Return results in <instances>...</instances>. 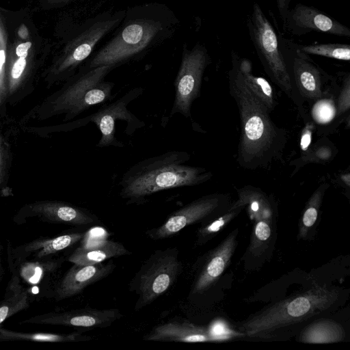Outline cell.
<instances>
[{"mask_svg": "<svg viewBox=\"0 0 350 350\" xmlns=\"http://www.w3.org/2000/svg\"><path fill=\"white\" fill-rule=\"evenodd\" d=\"M180 21L166 4L149 2L127 7L122 21L111 38L83 66L114 68L140 60L170 40Z\"/></svg>", "mask_w": 350, "mask_h": 350, "instance_id": "obj_1", "label": "cell"}, {"mask_svg": "<svg viewBox=\"0 0 350 350\" xmlns=\"http://www.w3.org/2000/svg\"><path fill=\"white\" fill-rule=\"evenodd\" d=\"M228 87L239 115L240 137L237 161L245 170H268L282 161L287 144L286 131L271 120L270 112L247 85L237 61L231 53Z\"/></svg>", "mask_w": 350, "mask_h": 350, "instance_id": "obj_2", "label": "cell"}, {"mask_svg": "<svg viewBox=\"0 0 350 350\" xmlns=\"http://www.w3.org/2000/svg\"><path fill=\"white\" fill-rule=\"evenodd\" d=\"M190 157L185 151L170 150L137 162L122 176L120 196L128 204H141L159 191L209 180L213 173L202 167L187 165Z\"/></svg>", "mask_w": 350, "mask_h": 350, "instance_id": "obj_3", "label": "cell"}, {"mask_svg": "<svg viewBox=\"0 0 350 350\" xmlns=\"http://www.w3.org/2000/svg\"><path fill=\"white\" fill-rule=\"evenodd\" d=\"M340 297L338 289L316 286L256 312L240 328L250 337L268 338L282 328L327 311L336 305Z\"/></svg>", "mask_w": 350, "mask_h": 350, "instance_id": "obj_4", "label": "cell"}, {"mask_svg": "<svg viewBox=\"0 0 350 350\" xmlns=\"http://www.w3.org/2000/svg\"><path fill=\"white\" fill-rule=\"evenodd\" d=\"M124 14L125 9L107 10L88 17L78 25L49 68L48 83L66 81L73 76L97 44L118 27Z\"/></svg>", "mask_w": 350, "mask_h": 350, "instance_id": "obj_5", "label": "cell"}, {"mask_svg": "<svg viewBox=\"0 0 350 350\" xmlns=\"http://www.w3.org/2000/svg\"><path fill=\"white\" fill-rule=\"evenodd\" d=\"M113 69L108 65L92 68L81 66L46 100V116L64 113V120H70L90 108L110 100L115 84L105 79Z\"/></svg>", "mask_w": 350, "mask_h": 350, "instance_id": "obj_6", "label": "cell"}, {"mask_svg": "<svg viewBox=\"0 0 350 350\" xmlns=\"http://www.w3.org/2000/svg\"><path fill=\"white\" fill-rule=\"evenodd\" d=\"M250 39L269 79L295 104L302 118L307 113L299 97L282 51L280 36L258 3L246 18Z\"/></svg>", "mask_w": 350, "mask_h": 350, "instance_id": "obj_7", "label": "cell"}, {"mask_svg": "<svg viewBox=\"0 0 350 350\" xmlns=\"http://www.w3.org/2000/svg\"><path fill=\"white\" fill-rule=\"evenodd\" d=\"M181 269L177 247L154 251L129 284V290L138 297L135 311L152 304L166 292L176 280Z\"/></svg>", "mask_w": 350, "mask_h": 350, "instance_id": "obj_8", "label": "cell"}, {"mask_svg": "<svg viewBox=\"0 0 350 350\" xmlns=\"http://www.w3.org/2000/svg\"><path fill=\"white\" fill-rule=\"evenodd\" d=\"M280 41L295 90L303 102L312 104L333 93V77L309 56L299 51L295 43L280 36Z\"/></svg>", "mask_w": 350, "mask_h": 350, "instance_id": "obj_9", "label": "cell"}, {"mask_svg": "<svg viewBox=\"0 0 350 350\" xmlns=\"http://www.w3.org/2000/svg\"><path fill=\"white\" fill-rule=\"evenodd\" d=\"M211 58L206 46L199 42L191 49L185 44L174 79L175 97L170 116L180 113L191 118L193 103L200 96L203 75Z\"/></svg>", "mask_w": 350, "mask_h": 350, "instance_id": "obj_10", "label": "cell"}, {"mask_svg": "<svg viewBox=\"0 0 350 350\" xmlns=\"http://www.w3.org/2000/svg\"><path fill=\"white\" fill-rule=\"evenodd\" d=\"M143 92L142 88H132L116 101L105 104L94 113L72 122L71 128L83 126L90 122H92L96 125L101 134L96 147L122 148L123 143L115 137L116 123L118 120L124 121L126 124L124 132L128 135H133L137 129L145 126L144 122L127 109V105L140 96Z\"/></svg>", "mask_w": 350, "mask_h": 350, "instance_id": "obj_11", "label": "cell"}, {"mask_svg": "<svg viewBox=\"0 0 350 350\" xmlns=\"http://www.w3.org/2000/svg\"><path fill=\"white\" fill-rule=\"evenodd\" d=\"M230 204L228 194L204 196L172 213L163 224L148 230L146 234L153 240L173 237L189 225L220 215L228 209Z\"/></svg>", "mask_w": 350, "mask_h": 350, "instance_id": "obj_12", "label": "cell"}, {"mask_svg": "<svg viewBox=\"0 0 350 350\" xmlns=\"http://www.w3.org/2000/svg\"><path fill=\"white\" fill-rule=\"evenodd\" d=\"M281 19L284 30L294 36L317 32L350 37V29L347 26L308 5L296 4L289 8Z\"/></svg>", "mask_w": 350, "mask_h": 350, "instance_id": "obj_13", "label": "cell"}, {"mask_svg": "<svg viewBox=\"0 0 350 350\" xmlns=\"http://www.w3.org/2000/svg\"><path fill=\"white\" fill-rule=\"evenodd\" d=\"M122 314L118 309L83 308L60 314H50L27 320V322L63 325L84 329L107 327Z\"/></svg>", "mask_w": 350, "mask_h": 350, "instance_id": "obj_14", "label": "cell"}, {"mask_svg": "<svg viewBox=\"0 0 350 350\" xmlns=\"http://www.w3.org/2000/svg\"><path fill=\"white\" fill-rule=\"evenodd\" d=\"M238 229H234L206 258L192 288L200 294L211 288L228 266L237 245Z\"/></svg>", "mask_w": 350, "mask_h": 350, "instance_id": "obj_15", "label": "cell"}, {"mask_svg": "<svg viewBox=\"0 0 350 350\" xmlns=\"http://www.w3.org/2000/svg\"><path fill=\"white\" fill-rule=\"evenodd\" d=\"M115 267L113 261H109L107 264H74L57 288V299L61 300L76 295L88 286L109 275Z\"/></svg>", "mask_w": 350, "mask_h": 350, "instance_id": "obj_16", "label": "cell"}, {"mask_svg": "<svg viewBox=\"0 0 350 350\" xmlns=\"http://www.w3.org/2000/svg\"><path fill=\"white\" fill-rule=\"evenodd\" d=\"M29 208L33 213L55 223L80 226L98 221L89 211L63 202H37L29 204Z\"/></svg>", "mask_w": 350, "mask_h": 350, "instance_id": "obj_17", "label": "cell"}, {"mask_svg": "<svg viewBox=\"0 0 350 350\" xmlns=\"http://www.w3.org/2000/svg\"><path fill=\"white\" fill-rule=\"evenodd\" d=\"M237 191L238 199L230 204V208H245L250 219L254 222L258 220L274 221L276 206L271 196L252 185H245Z\"/></svg>", "mask_w": 350, "mask_h": 350, "instance_id": "obj_18", "label": "cell"}, {"mask_svg": "<svg viewBox=\"0 0 350 350\" xmlns=\"http://www.w3.org/2000/svg\"><path fill=\"white\" fill-rule=\"evenodd\" d=\"M144 340L186 342H213L208 328L188 321H170L153 329Z\"/></svg>", "mask_w": 350, "mask_h": 350, "instance_id": "obj_19", "label": "cell"}, {"mask_svg": "<svg viewBox=\"0 0 350 350\" xmlns=\"http://www.w3.org/2000/svg\"><path fill=\"white\" fill-rule=\"evenodd\" d=\"M31 46L32 42L29 40H16L7 55L8 96L18 90L27 75Z\"/></svg>", "mask_w": 350, "mask_h": 350, "instance_id": "obj_20", "label": "cell"}, {"mask_svg": "<svg viewBox=\"0 0 350 350\" xmlns=\"http://www.w3.org/2000/svg\"><path fill=\"white\" fill-rule=\"evenodd\" d=\"M130 254L122 243L105 239L96 243L82 244L68 257V261L73 264L94 265Z\"/></svg>", "mask_w": 350, "mask_h": 350, "instance_id": "obj_21", "label": "cell"}, {"mask_svg": "<svg viewBox=\"0 0 350 350\" xmlns=\"http://www.w3.org/2000/svg\"><path fill=\"white\" fill-rule=\"evenodd\" d=\"M237 61L247 85L271 113L278 104L274 88L265 78L253 74L252 64L249 59L237 54Z\"/></svg>", "mask_w": 350, "mask_h": 350, "instance_id": "obj_22", "label": "cell"}, {"mask_svg": "<svg viewBox=\"0 0 350 350\" xmlns=\"http://www.w3.org/2000/svg\"><path fill=\"white\" fill-rule=\"evenodd\" d=\"M345 336L342 327L329 319H319L306 327L299 336L302 342L332 343L341 341Z\"/></svg>", "mask_w": 350, "mask_h": 350, "instance_id": "obj_23", "label": "cell"}, {"mask_svg": "<svg viewBox=\"0 0 350 350\" xmlns=\"http://www.w3.org/2000/svg\"><path fill=\"white\" fill-rule=\"evenodd\" d=\"M328 187L329 184L327 183L319 185L306 202L299 223V239H307L313 236L312 232L316 228L320 208Z\"/></svg>", "mask_w": 350, "mask_h": 350, "instance_id": "obj_24", "label": "cell"}, {"mask_svg": "<svg viewBox=\"0 0 350 350\" xmlns=\"http://www.w3.org/2000/svg\"><path fill=\"white\" fill-rule=\"evenodd\" d=\"M84 234V233H72L53 239L36 240L29 243L25 250L29 252H35L37 257L42 258L73 245L81 240Z\"/></svg>", "mask_w": 350, "mask_h": 350, "instance_id": "obj_25", "label": "cell"}, {"mask_svg": "<svg viewBox=\"0 0 350 350\" xmlns=\"http://www.w3.org/2000/svg\"><path fill=\"white\" fill-rule=\"evenodd\" d=\"M273 222L265 220L255 221L251 234L250 243L245 253L247 256L260 258L273 241Z\"/></svg>", "mask_w": 350, "mask_h": 350, "instance_id": "obj_26", "label": "cell"}, {"mask_svg": "<svg viewBox=\"0 0 350 350\" xmlns=\"http://www.w3.org/2000/svg\"><path fill=\"white\" fill-rule=\"evenodd\" d=\"M338 153V149L328 139H320L312 144L308 152L291 163L297 172L301 167L309 163H325L332 161Z\"/></svg>", "mask_w": 350, "mask_h": 350, "instance_id": "obj_27", "label": "cell"}, {"mask_svg": "<svg viewBox=\"0 0 350 350\" xmlns=\"http://www.w3.org/2000/svg\"><path fill=\"white\" fill-rule=\"evenodd\" d=\"M243 209V207L230 208L220 215L202 225L196 234V245L200 246L209 241L222 230Z\"/></svg>", "mask_w": 350, "mask_h": 350, "instance_id": "obj_28", "label": "cell"}, {"mask_svg": "<svg viewBox=\"0 0 350 350\" xmlns=\"http://www.w3.org/2000/svg\"><path fill=\"white\" fill-rule=\"evenodd\" d=\"M90 339V337H84L76 333L68 335L51 333H20L0 328L1 340H21L37 342H68Z\"/></svg>", "mask_w": 350, "mask_h": 350, "instance_id": "obj_29", "label": "cell"}, {"mask_svg": "<svg viewBox=\"0 0 350 350\" xmlns=\"http://www.w3.org/2000/svg\"><path fill=\"white\" fill-rule=\"evenodd\" d=\"M297 49L306 55H314L337 60L349 62L350 46L348 44L326 43L301 45L295 43Z\"/></svg>", "mask_w": 350, "mask_h": 350, "instance_id": "obj_30", "label": "cell"}, {"mask_svg": "<svg viewBox=\"0 0 350 350\" xmlns=\"http://www.w3.org/2000/svg\"><path fill=\"white\" fill-rule=\"evenodd\" d=\"M29 306L28 296L20 286H15L13 293L0 304V324L15 313Z\"/></svg>", "mask_w": 350, "mask_h": 350, "instance_id": "obj_31", "label": "cell"}, {"mask_svg": "<svg viewBox=\"0 0 350 350\" xmlns=\"http://www.w3.org/2000/svg\"><path fill=\"white\" fill-rule=\"evenodd\" d=\"M8 33L3 16L0 13V106L8 97L6 81Z\"/></svg>", "mask_w": 350, "mask_h": 350, "instance_id": "obj_32", "label": "cell"}, {"mask_svg": "<svg viewBox=\"0 0 350 350\" xmlns=\"http://www.w3.org/2000/svg\"><path fill=\"white\" fill-rule=\"evenodd\" d=\"M57 266L56 262H27L21 266V275L27 282L36 284L40 282L46 272L53 271Z\"/></svg>", "mask_w": 350, "mask_h": 350, "instance_id": "obj_33", "label": "cell"}, {"mask_svg": "<svg viewBox=\"0 0 350 350\" xmlns=\"http://www.w3.org/2000/svg\"><path fill=\"white\" fill-rule=\"evenodd\" d=\"M337 116L340 118L345 119L349 117L350 109V74L344 73L342 83L339 90L338 96L336 100Z\"/></svg>", "mask_w": 350, "mask_h": 350, "instance_id": "obj_34", "label": "cell"}, {"mask_svg": "<svg viewBox=\"0 0 350 350\" xmlns=\"http://www.w3.org/2000/svg\"><path fill=\"white\" fill-rule=\"evenodd\" d=\"M208 331L213 341H224L243 335L230 329L223 321L215 323L211 328H208Z\"/></svg>", "mask_w": 350, "mask_h": 350, "instance_id": "obj_35", "label": "cell"}, {"mask_svg": "<svg viewBox=\"0 0 350 350\" xmlns=\"http://www.w3.org/2000/svg\"><path fill=\"white\" fill-rule=\"evenodd\" d=\"M303 120L304 121V127L301 133L299 143L300 151L301 152V156H304L308 152L312 144L313 131L316 129L314 122L308 115Z\"/></svg>", "mask_w": 350, "mask_h": 350, "instance_id": "obj_36", "label": "cell"}, {"mask_svg": "<svg viewBox=\"0 0 350 350\" xmlns=\"http://www.w3.org/2000/svg\"><path fill=\"white\" fill-rule=\"evenodd\" d=\"M5 143L0 133V185L3 180L4 172L5 170Z\"/></svg>", "mask_w": 350, "mask_h": 350, "instance_id": "obj_37", "label": "cell"}, {"mask_svg": "<svg viewBox=\"0 0 350 350\" xmlns=\"http://www.w3.org/2000/svg\"><path fill=\"white\" fill-rule=\"evenodd\" d=\"M280 18L284 15L287 10L290 8L291 0H274Z\"/></svg>", "mask_w": 350, "mask_h": 350, "instance_id": "obj_38", "label": "cell"}, {"mask_svg": "<svg viewBox=\"0 0 350 350\" xmlns=\"http://www.w3.org/2000/svg\"><path fill=\"white\" fill-rule=\"evenodd\" d=\"M77 0H45V5L48 8L64 6Z\"/></svg>", "mask_w": 350, "mask_h": 350, "instance_id": "obj_39", "label": "cell"}, {"mask_svg": "<svg viewBox=\"0 0 350 350\" xmlns=\"http://www.w3.org/2000/svg\"><path fill=\"white\" fill-rule=\"evenodd\" d=\"M18 38L22 40H27L29 38V32L25 24H21L17 31Z\"/></svg>", "mask_w": 350, "mask_h": 350, "instance_id": "obj_40", "label": "cell"}, {"mask_svg": "<svg viewBox=\"0 0 350 350\" xmlns=\"http://www.w3.org/2000/svg\"><path fill=\"white\" fill-rule=\"evenodd\" d=\"M340 179H341V180H342V182L343 183L346 184L347 187H349V185H350V184H349L350 183V180H349L350 176H349V172H347L346 174H342L340 176Z\"/></svg>", "mask_w": 350, "mask_h": 350, "instance_id": "obj_41", "label": "cell"}]
</instances>
